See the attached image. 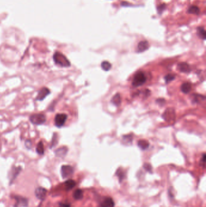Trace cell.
Returning a JSON list of instances; mask_svg holds the SVG:
<instances>
[{
    "label": "cell",
    "instance_id": "cell-12",
    "mask_svg": "<svg viewBox=\"0 0 206 207\" xmlns=\"http://www.w3.org/2000/svg\"><path fill=\"white\" fill-rule=\"evenodd\" d=\"M114 202L111 197H105L101 203V207H114Z\"/></svg>",
    "mask_w": 206,
    "mask_h": 207
},
{
    "label": "cell",
    "instance_id": "cell-28",
    "mask_svg": "<svg viewBox=\"0 0 206 207\" xmlns=\"http://www.w3.org/2000/svg\"><path fill=\"white\" fill-rule=\"evenodd\" d=\"M143 168L147 171H148L149 173H152V166L151 165V164L147 163H145L143 165Z\"/></svg>",
    "mask_w": 206,
    "mask_h": 207
},
{
    "label": "cell",
    "instance_id": "cell-2",
    "mask_svg": "<svg viewBox=\"0 0 206 207\" xmlns=\"http://www.w3.org/2000/svg\"><path fill=\"white\" fill-rule=\"evenodd\" d=\"M29 120L33 124L39 125L44 124L46 122L47 118L44 114L36 113L32 115L29 118Z\"/></svg>",
    "mask_w": 206,
    "mask_h": 207
},
{
    "label": "cell",
    "instance_id": "cell-3",
    "mask_svg": "<svg viewBox=\"0 0 206 207\" xmlns=\"http://www.w3.org/2000/svg\"><path fill=\"white\" fill-rule=\"evenodd\" d=\"M146 81V76L142 72H138L134 76L132 81V85L135 87H140L143 85Z\"/></svg>",
    "mask_w": 206,
    "mask_h": 207
},
{
    "label": "cell",
    "instance_id": "cell-10",
    "mask_svg": "<svg viewBox=\"0 0 206 207\" xmlns=\"http://www.w3.org/2000/svg\"><path fill=\"white\" fill-rule=\"evenodd\" d=\"M150 45H149V42L147 41H140L137 45V52L141 53L146 51L147 49H148Z\"/></svg>",
    "mask_w": 206,
    "mask_h": 207
},
{
    "label": "cell",
    "instance_id": "cell-16",
    "mask_svg": "<svg viewBox=\"0 0 206 207\" xmlns=\"http://www.w3.org/2000/svg\"><path fill=\"white\" fill-rule=\"evenodd\" d=\"M197 35L201 39L205 40L206 37V33L205 31L204 28L203 27H197Z\"/></svg>",
    "mask_w": 206,
    "mask_h": 207
},
{
    "label": "cell",
    "instance_id": "cell-30",
    "mask_svg": "<svg viewBox=\"0 0 206 207\" xmlns=\"http://www.w3.org/2000/svg\"><path fill=\"white\" fill-rule=\"evenodd\" d=\"M157 102L158 104H161V105H164L165 102V100L164 99H158L157 101Z\"/></svg>",
    "mask_w": 206,
    "mask_h": 207
},
{
    "label": "cell",
    "instance_id": "cell-21",
    "mask_svg": "<svg viewBox=\"0 0 206 207\" xmlns=\"http://www.w3.org/2000/svg\"><path fill=\"white\" fill-rule=\"evenodd\" d=\"M73 197L76 200H81L83 198V191L82 190L77 189L74 191L73 193Z\"/></svg>",
    "mask_w": 206,
    "mask_h": 207
},
{
    "label": "cell",
    "instance_id": "cell-23",
    "mask_svg": "<svg viewBox=\"0 0 206 207\" xmlns=\"http://www.w3.org/2000/svg\"><path fill=\"white\" fill-rule=\"evenodd\" d=\"M116 175L118 176L120 182H121L124 179V175L125 174H124L123 171L120 168H119L117 170V172H116Z\"/></svg>",
    "mask_w": 206,
    "mask_h": 207
},
{
    "label": "cell",
    "instance_id": "cell-27",
    "mask_svg": "<svg viewBox=\"0 0 206 207\" xmlns=\"http://www.w3.org/2000/svg\"><path fill=\"white\" fill-rule=\"evenodd\" d=\"M166 8V4H161L157 7V12L159 15H161V13L165 10Z\"/></svg>",
    "mask_w": 206,
    "mask_h": 207
},
{
    "label": "cell",
    "instance_id": "cell-8",
    "mask_svg": "<svg viewBox=\"0 0 206 207\" xmlns=\"http://www.w3.org/2000/svg\"><path fill=\"white\" fill-rule=\"evenodd\" d=\"M21 171V167H14L12 168L11 171L10 173V184H12V183L13 182V181L15 180L17 176L19 175V173Z\"/></svg>",
    "mask_w": 206,
    "mask_h": 207
},
{
    "label": "cell",
    "instance_id": "cell-17",
    "mask_svg": "<svg viewBox=\"0 0 206 207\" xmlns=\"http://www.w3.org/2000/svg\"><path fill=\"white\" fill-rule=\"evenodd\" d=\"M187 12L190 14H194V15H198L200 13V8L196 6H191L188 9Z\"/></svg>",
    "mask_w": 206,
    "mask_h": 207
},
{
    "label": "cell",
    "instance_id": "cell-1",
    "mask_svg": "<svg viewBox=\"0 0 206 207\" xmlns=\"http://www.w3.org/2000/svg\"><path fill=\"white\" fill-rule=\"evenodd\" d=\"M53 60L56 65L62 67H68L71 66V63L67 57L59 52H55L53 55Z\"/></svg>",
    "mask_w": 206,
    "mask_h": 207
},
{
    "label": "cell",
    "instance_id": "cell-13",
    "mask_svg": "<svg viewBox=\"0 0 206 207\" xmlns=\"http://www.w3.org/2000/svg\"><path fill=\"white\" fill-rule=\"evenodd\" d=\"M68 152V148L66 147H62L55 151V154L57 157L63 158L66 156Z\"/></svg>",
    "mask_w": 206,
    "mask_h": 207
},
{
    "label": "cell",
    "instance_id": "cell-18",
    "mask_svg": "<svg viewBox=\"0 0 206 207\" xmlns=\"http://www.w3.org/2000/svg\"><path fill=\"white\" fill-rule=\"evenodd\" d=\"M65 188L66 190L68 191L72 190L76 186V182L72 179H69L67 180L65 183Z\"/></svg>",
    "mask_w": 206,
    "mask_h": 207
},
{
    "label": "cell",
    "instance_id": "cell-29",
    "mask_svg": "<svg viewBox=\"0 0 206 207\" xmlns=\"http://www.w3.org/2000/svg\"><path fill=\"white\" fill-rule=\"evenodd\" d=\"M25 145L27 148H31L32 147V142L30 140H27L25 142Z\"/></svg>",
    "mask_w": 206,
    "mask_h": 207
},
{
    "label": "cell",
    "instance_id": "cell-7",
    "mask_svg": "<svg viewBox=\"0 0 206 207\" xmlns=\"http://www.w3.org/2000/svg\"><path fill=\"white\" fill-rule=\"evenodd\" d=\"M50 93V90L47 87L42 88L38 92L36 98L37 101H43V100Z\"/></svg>",
    "mask_w": 206,
    "mask_h": 207
},
{
    "label": "cell",
    "instance_id": "cell-15",
    "mask_svg": "<svg viewBox=\"0 0 206 207\" xmlns=\"http://www.w3.org/2000/svg\"><path fill=\"white\" fill-rule=\"evenodd\" d=\"M137 145L140 149L143 150H145L149 148L150 143L146 140H140L137 142Z\"/></svg>",
    "mask_w": 206,
    "mask_h": 207
},
{
    "label": "cell",
    "instance_id": "cell-6",
    "mask_svg": "<svg viewBox=\"0 0 206 207\" xmlns=\"http://www.w3.org/2000/svg\"><path fill=\"white\" fill-rule=\"evenodd\" d=\"M47 192V190L45 188L40 187L36 188L34 191V194L36 197L40 201H44L46 197Z\"/></svg>",
    "mask_w": 206,
    "mask_h": 207
},
{
    "label": "cell",
    "instance_id": "cell-22",
    "mask_svg": "<svg viewBox=\"0 0 206 207\" xmlns=\"http://www.w3.org/2000/svg\"><path fill=\"white\" fill-rule=\"evenodd\" d=\"M101 67L105 71H108L111 69V64L108 61H103L101 64Z\"/></svg>",
    "mask_w": 206,
    "mask_h": 207
},
{
    "label": "cell",
    "instance_id": "cell-25",
    "mask_svg": "<svg viewBox=\"0 0 206 207\" xmlns=\"http://www.w3.org/2000/svg\"><path fill=\"white\" fill-rule=\"evenodd\" d=\"M57 144H58V134H57L56 133H54L53 136L50 148H53V147L56 146L57 145Z\"/></svg>",
    "mask_w": 206,
    "mask_h": 207
},
{
    "label": "cell",
    "instance_id": "cell-26",
    "mask_svg": "<svg viewBox=\"0 0 206 207\" xmlns=\"http://www.w3.org/2000/svg\"><path fill=\"white\" fill-rule=\"evenodd\" d=\"M123 140L124 143H131L132 141V135H126V136H124L123 137Z\"/></svg>",
    "mask_w": 206,
    "mask_h": 207
},
{
    "label": "cell",
    "instance_id": "cell-24",
    "mask_svg": "<svg viewBox=\"0 0 206 207\" xmlns=\"http://www.w3.org/2000/svg\"><path fill=\"white\" fill-rule=\"evenodd\" d=\"M175 78V76L174 75H173V74H168L165 77V82H166V84H168L170 82H171L172 81L174 80Z\"/></svg>",
    "mask_w": 206,
    "mask_h": 207
},
{
    "label": "cell",
    "instance_id": "cell-9",
    "mask_svg": "<svg viewBox=\"0 0 206 207\" xmlns=\"http://www.w3.org/2000/svg\"><path fill=\"white\" fill-rule=\"evenodd\" d=\"M14 198L16 200V207H26L28 205V200L25 197L19 196H15Z\"/></svg>",
    "mask_w": 206,
    "mask_h": 207
},
{
    "label": "cell",
    "instance_id": "cell-4",
    "mask_svg": "<svg viewBox=\"0 0 206 207\" xmlns=\"http://www.w3.org/2000/svg\"><path fill=\"white\" fill-rule=\"evenodd\" d=\"M67 115L64 113H58L55 116L54 123L56 127L61 128L65 124L67 120Z\"/></svg>",
    "mask_w": 206,
    "mask_h": 207
},
{
    "label": "cell",
    "instance_id": "cell-31",
    "mask_svg": "<svg viewBox=\"0 0 206 207\" xmlns=\"http://www.w3.org/2000/svg\"><path fill=\"white\" fill-rule=\"evenodd\" d=\"M201 162H202V165H203V167H204L205 165V154H203V157H202V158H201Z\"/></svg>",
    "mask_w": 206,
    "mask_h": 207
},
{
    "label": "cell",
    "instance_id": "cell-32",
    "mask_svg": "<svg viewBox=\"0 0 206 207\" xmlns=\"http://www.w3.org/2000/svg\"><path fill=\"white\" fill-rule=\"evenodd\" d=\"M61 207H70V205L69 204H60Z\"/></svg>",
    "mask_w": 206,
    "mask_h": 207
},
{
    "label": "cell",
    "instance_id": "cell-14",
    "mask_svg": "<svg viewBox=\"0 0 206 207\" xmlns=\"http://www.w3.org/2000/svg\"><path fill=\"white\" fill-rule=\"evenodd\" d=\"M192 85L189 82H184L181 86V90L185 94H187L190 91Z\"/></svg>",
    "mask_w": 206,
    "mask_h": 207
},
{
    "label": "cell",
    "instance_id": "cell-20",
    "mask_svg": "<svg viewBox=\"0 0 206 207\" xmlns=\"http://www.w3.org/2000/svg\"><path fill=\"white\" fill-rule=\"evenodd\" d=\"M36 151L37 153L39 155H43L44 154V146L42 141L38 142V144L37 146Z\"/></svg>",
    "mask_w": 206,
    "mask_h": 207
},
{
    "label": "cell",
    "instance_id": "cell-5",
    "mask_svg": "<svg viewBox=\"0 0 206 207\" xmlns=\"http://www.w3.org/2000/svg\"><path fill=\"white\" fill-rule=\"evenodd\" d=\"M61 171L63 179H67V178H68L73 175L74 173V168L70 165H65L62 166Z\"/></svg>",
    "mask_w": 206,
    "mask_h": 207
},
{
    "label": "cell",
    "instance_id": "cell-19",
    "mask_svg": "<svg viewBox=\"0 0 206 207\" xmlns=\"http://www.w3.org/2000/svg\"><path fill=\"white\" fill-rule=\"evenodd\" d=\"M121 97H120V95L119 93H117L115 96H114L111 99V102L116 106L120 105V104H121Z\"/></svg>",
    "mask_w": 206,
    "mask_h": 207
},
{
    "label": "cell",
    "instance_id": "cell-11",
    "mask_svg": "<svg viewBox=\"0 0 206 207\" xmlns=\"http://www.w3.org/2000/svg\"><path fill=\"white\" fill-rule=\"evenodd\" d=\"M178 69L183 73H189L191 71L190 66L186 62H180L178 64Z\"/></svg>",
    "mask_w": 206,
    "mask_h": 207
}]
</instances>
